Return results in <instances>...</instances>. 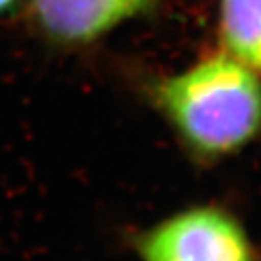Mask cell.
Listing matches in <instances>:
<instances>
[{
	"label": "cell",
	"mask_w": 261,
	"mask_h": 261,
	"mask_svg": "<svg viewBox=\"0 0 261 261\" xmlns=\"http://www.w3.org/2000/svg\"><path fill=\"white\" fill-rule=\"evenodd\" d=\"M151 100L181 145L205 162L238 154L261 133L259 73L223 51L156 80Z\"/></svg>",
	"instance_id": "6da1fadb"
},
{
	"label": "cell",
	"mask_w": 261,
	"mask_h": 261,
	"mask_svg": "<svg viewBox=\"0 0 261 261\" xmlns=\"http://www.w3.org/2000/svg\"><path fill=\"white\" fill-rule=\"evenodd\" d=\"M133 247L140 261H257L243 223L218 205L174 212L136 234Z\"/></svg>",
	"instance_id": "7a4b0ae2"
},
{
	"label": "cell",
	"mask_w": 261,
	"mask_h": 261,
	"mask_svg": "<svg viewBox=\"0 0 261 261\" xmlns=\"http://www.w3.org/2000/svg\"><path fill=\"white\" fill-rule=\"evenodd\" d=\"M158 0H28L31 18L47 40L86 45L149 13Z\"/></svg>",
	"instance_id": "3957f363"
},
{
	"label": "cell",
	"mask_w": 261,
	"mask_h": 261,
	"mask_svg": "<svg viewBox=\"0 0 261 261\" xmlns=\"http://www.w3.org/2000/svg\"><path fill=\"white\" fill-rule=\"evenodd\" d=\"M223 53L261 74V0H220Z\"/></svg>",
	"instance_id": "277c9868"
},
{
	"label": "cell",
	"mask_w": 261,
	"mask_h": 261,
	"mask_svg": "<svg viewBox=\"0 0 261 261\" xmlns=\"http://www.w3.org/2000/svg\"><path fill=\"white\" fill-rule=\"evenodd\" d=\"M18 4H20V0H0V16L15 13Z\"/></svg>",
	"instance_id": "5b68a950"
}]
</instances>
